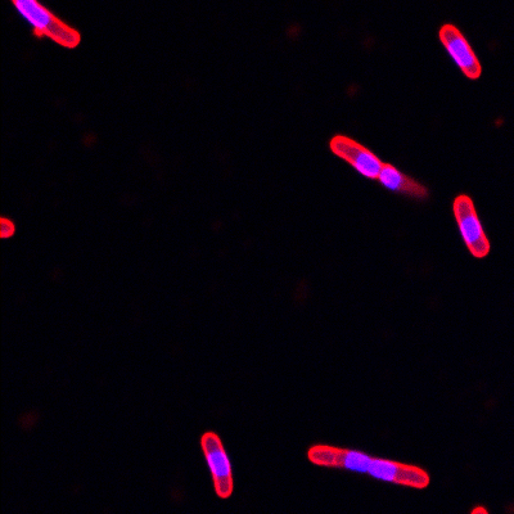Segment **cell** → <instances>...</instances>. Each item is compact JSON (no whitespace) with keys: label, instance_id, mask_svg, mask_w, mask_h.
I'll return each mask as SVG.
<instances>
[{"label":"cell","instance_id":"obj_4","mask_svg":"<svg viewBox=\"0 0 514 514\" xmlns=\"http://www.w3.org/2000/svg\"><path fill=\"white\" fill-rule=\"evenodd\" d=\"M329 147L336 156L349 162L365 178L377 179L383 168V162L363 144L345 135H336L329 142Z\"/></svg>","mask_w":514,"mask_h":514},{"label":"cell","instance_id":"obj_7","mask_svg":"<svg viewBox=\"0 0 514 514\" xmlns=\"http://www.w3.org/2000/svg\"><path fill=\"white\" fill-rule=\"evenodd\" d=\"M2 238H9L15 234V225L8 219H2Z\"/></svg>","mask_w":514,"mask_h":514},{"label":"cell","instance_id":"obj_6","mask_svg":"<svg viewBox=\"0 0 514 514\" xmlns=\"http://www.w3.org/2000/svg\"><path fill=\"white\" fill-rule=\"evenodd\" d=\"M377 179L380 180L383 187L401 193V195L417 198V200H426L428 197V189L423 184L401 173L394 165L383 164Z\"/></svg>","mask_w":514,"mask_h":514},{"label":"cell","instance_id":"obj_2","mask_svg":"<svg viewBox=\"0 0 514 514\" xmlns=\"http://www.w3.org/2000/svg\"><path fill=\"white\" fill-rule=\"evenodd\" d=\"M200 443L214 482L216 495L220 499L231 498L234 490L233 470L222 439L215 432L207 431L201 436Z\"/></svg>","mask_w":514,"mask_h":514},{"label":"cell","instance_id":"obj_3","mask_svg":"<svg viewBox=\"0 0 514 514\" xmlns=\"http://www.w3.org/2000/svg\"><path fill=\"white\" fill-rule=\"evenodd\" d=\"M453 211L463 241L471 255L477 257V259L488 256L490 242L486 237L472 198L467 195H459L454 200Z\"/></svg>","mask_w":514,"mask_h":514},{"label":"cell","instance_id":"obj_5","mask_svg":"<svg viewBox=\"0 0 514 514\" xmlns=\"http://www.w3.org/2000/svg\"><path fill=\"white\" fill-rule=\"evenodd\" d=\"M439 38L463 74L470 79H479L482 74L480 60L462 31L453 24H445L440 29Z\"/></svg>","mask_w":514,"mask_h":514},{"label":"cell","instance_id":"obj_1","mask_svg":"<svg viewBox=\"0 0 514 514\" xmlns=\"http://www.w3.org/2000/svg\"><path fill=\"white\" fill-rule=\"evenodd\" d=\"M21 17L25 18L40 36H48L53 42L61 44L62 47L75 48L80 42L78 31L71 29L60 18L53 15L49 9L42 6L35 0H16L13 3Z\"/></svg>","mask_w":514,"mask_h":514}]
</instances>
